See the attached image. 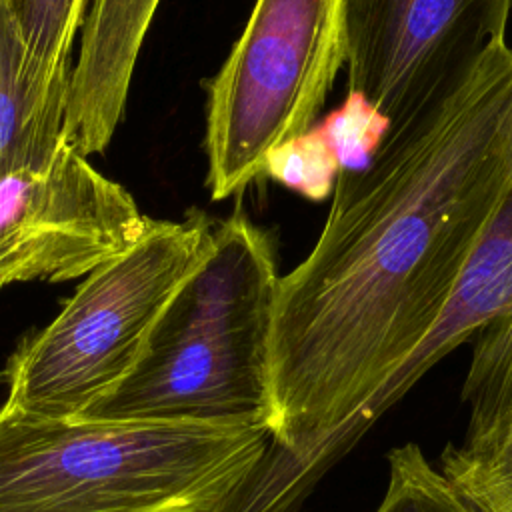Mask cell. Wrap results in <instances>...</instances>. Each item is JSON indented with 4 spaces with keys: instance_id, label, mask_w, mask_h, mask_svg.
Listing matches in <instances>:
<instances>
[{
    "instance_id": "1",
    "label": "cell",
    "mask_w": 512,
    "mask_h": 512,
    "mask_svg": "<svg viewBox=\"0 0 512 512\" xmlns=\"http://www.w3.org/2000/svg\"><path fill=\"white\" fill-rule=\"evenodd\" d=\"M512 182V48L494 44L442 98L340 170L308 256L278 278L270 442L308 454L428 336Z\"/></svg>"
},
{
    "instance_id": "2",
    "label": "cell",
    "mask_w": 512,
    "mask_h": 512,
    "mask_svg": "<svg viewBox=\"0 0 512 512\" xmlns=\"http://www.w3.org/2000/svg\"><path fill=\"white\" fill-rule=\"evenodd\" d=\"M268 442L262 418H38L0 408V512H204Z\"/></svg>"
},
{
    "instance_id": "3",
    "label": "cell",
    "mask_w": 512,
    "mask_h": 512,
    "mask_svg": "<svg viewBox=\"0 0 512 512\" xmlns=\"http://www.w3.org/2000/svg\"><path fill=\"white\" fill-rule=\"evenodd\" d=\"M272 236L244 212L214 222L208 250L158 316L134 368L82 416L262 418L278 286Z\"/></svg>"
},
{
    "instance_id": "4",
    "label": "cell",
    "mask_w": 512,
    "mask_h": 512,
    "mask_svg": "<svg viewBox=\"0 0 512 512\" xmlns=\"http://www.w3.org/2000/svg\"><path fill=\"white\" fill-rule=\"evenodd\" d=\"M212 218L190 210L154 220L122 256L82 278L60 312L8 356L2 410L38 418L82 416L134 368L168 300L204 258Z\"/></svg>"
},
{
    "instance_id": "5",
    "label": "cell",
    "mask_w": 512,
    "mask_h": 512,
    "mask_svg": "<svg viewBox=\"0 0 512 512\" xmlns=\"http://www.w3.org/2000/svg\"><path fill=\"white\" fill-rule=\"evenodd\" d=\"M344 62V0H256L208 84L212 200L244 190L272 150L314 128Z\"/></svg>"
},
{
    "instance_id": "6",
    "label": "cell",
    "mask_w": 512,
    "mask_h": 512,
    "mask_svg": "<svg viewBox=\"0 0 512 512\" xmlns=\"http://www.w3.org/2000/svg\"><path fill=\"white\" fill-rule=\"evenodd\" d=\"M154 220L64 138L42 164L0 176V290L84 278Z\"/></svg>"
},
{
    "instance_id": "7",
    "label": "cell",
    "mask_w": 512,
    "mask_h": 512,
    "mask_svg": "<svg viewBox=\"0 0 512 512\" xmlns=\"http://www.w3.org/2000/svg\"><path fill=\"white\" fill-rule=\"evenodd\" d=\"M512 0H344L348 92L390 128L450 88L504 42Z\"/></svg>"
},
{
    "instance_id": "8",
    "label": "cell",
    "mask_w": 512,
    "mask_h": 512,
    "mask_svg": "<svg viewBox=\"0 0 512 512\" xmlns=\"http://www.w3.org/2000/svg\"><path fill=\"white\" fill-rule=\"evenodd\" d=\"M462 398L470 422L440 472L476 512H512V312L476 336Z\"/></svg>"
},
{
    "instance_id": "9",
    "label": "cell",
    "mask_w": 512,
    "mask_h": 512,
    "mask_svg": "<svg viewBox=\"0 0 512 512\" xmlns=\"http://www.w3.org/2000/svg\"><path fill=\"white\" fill-rule=\"evenodd\" d=\"M512 312V182L468 256L436 324L394 376L352 414L342 430L350 438L364 432L396 404L414 382L482 328Z\"/></svg>"
},
{
    "instance_id": "10",
    "label": "cell",
    "mask_w": 512,
    "mask_h": 512,
    "mask_svg": "<svg viewBox=\"0 0 512 512\" xmlns=\"http://www.w3.org/2000/svg\"><path fill=\"white\" fill-rule=\"evenodd\" d=\"M160 0H90L68 84V112L90 126L122 122L140 48Z\"/></svg>"
},
{
    "instance_id": "11",
    "label": "cell",
    "mask_w": 512,
    "mask_h": 512,
    "mask_svg": "<svg viewBox=\"0 0 512 512\" xmlns=\"http://www.w3.org/2000/svg\"><path fill=\"white\" fill-rule=\"evenodd\" d=\"M68 84L36 72L0 0V176L42 164L66 138Z\"/></svg>"
},
{
    "instance_id": "12",
    "label": "cell",
    "mask_w": 512,
    "mask_h": 512,
    "mask_svg": "<svg viewBox=\"0 0 512 512\" xmlns=\"http://www.w3.org/2000/svg\"><path fill=\"white\" fill-rule=\"evenodd\" d=\"M36 72L70 80L72 46L80 36L90 0H4Z\"/></svg>"
},
{
    "instance_id": "13",
    "label": "cell",
    "mask_w": 512,
    "mask_h": 512,
    "mask_svg": "<svg viewBox=\"0 0 512 512\" xmlns=\"http://www.w3.org/2000/svg\"><path fill=\"white\" fill-rule=\"evenodd\" d=\"M376 512H476L408 442L388 452V484Z\"/></svg>"
},
{
    "instance_id": "14",
    "label": "cell",
    "mask_w": 512,
    "mask_h": 512,
    "mask_svg": "<svg viewBox=\"0 0 512 512\" xmlns=\"http://www.w3.org/2000/svg\"><path fill=\"white\" fill-rule=\"evenodd\" d=\"M340 162L318 126L270 152L262 174L308 200H326L334 190Z\"/></svg>"
},
{
    "instance_id": "15",
    "label": "cell",
    "mask_w": 512,
    "mask_h": 512,
    "mask_svg": "<svg viewBox=\"0 0 512 512\" xmlns=\"http://www.w3.org/2000/svg\"><path fill=\"white\" fill-rule=\"evenodd\" d=\"M318 128L336 152L340 170H360L382 144L390 124L360 94L348 92L346 102Z\"/></svg>"
}]
</instances>
